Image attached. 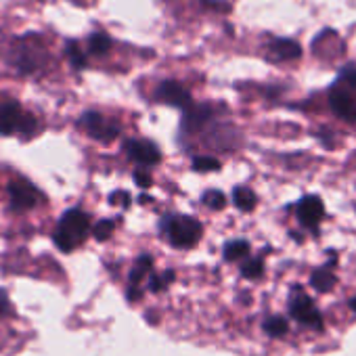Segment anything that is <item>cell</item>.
Wrapping results in <instances>:
<instances>
[{
	"instance_id": "28",
	"label": "cell",
	"mask_w": 356,
	"mask_h": 356,
	"mask_svg": "<svg viewBox=\"0 0 356 356\" xmlns=\"http://www.w3.org/2000/svg\"><path fill=\"white\" fill-rule=\"evenodd\" d=\"M9 312V298L5 291H0V316H5Z\"/></svg>"
},
{
	"instance_id": "3",
	"label": "cell",
	"mask_w": 356,
	"mask_h": 356,
	"mask_svg": "<svg viewBox=\"0 0 356 356\" xmlns=\"http://www.w3.org/2000/svg\"><path fill=\"white\" fill-rule=\"evenodd\" d=\"M161 229L174 248H193L204 233L202 222L191 216H165Z\"/></svg>"
},
{
	"instance_id": "22",
	"label": "cell",
	"mask_w": 356,
	"mask_h": 356,
	"mask_svg": "<svg viewBox=\"0 0 356 356\" xmlns=\"http://www.w3.org/2000/svg\"><path fill=\"white\" fill-rule=\"evenodd\" d=\"M193 170H197V172H216V170H220V161L216 157H208V155L195 157L193 159Z\"/></svg>"
},
{
	"instance_id": "12",
	"label": "cell",
	"mask_w": 356,
	"mask_h": 356,
	"mask_svg": "<svg viewBox=\"0 0 356 356\" xmlns=\"http://www.w3.org/2000/svg\"><path fill=\"white\" fill-rule=\"evenodd\" d=\"M212 115V107L210 105H189L185 109V118H183V128L187 130H195V128H202L206 120H210Z\"/></svg>"
},
{
	"instance_id": "11",
	"label": "cell",
	"mask_w": 356,
	"mask_h": 356,
	"mask_svg": "<svg viewBox=\"0 0 356 356\" xmlns=\"http://www.w3.org/2000/svg\"><path fill=\"white\" fill-rule=\"evenodd\" d=\"M22 105L17 101L0 103V134H13L17 132L19 120H22Z\"/></svg>"
},
{
	"instance_id": "19",
	"label": "cell",
	"mask_w": 356,
	"mask_h": 356,
	"mask_svg": "<svg viewBox=\"0 0 356 356\" xmlns=\"http://www.w3.org/2000/svg\"><path fill=\"white\" fill-rule=\"evenodd\" d=\"M202 202H204V206H208L210 210H222V208L227 206V197H225V193H220V191H216V189L206 191V193H204V197H202Z\"/></svg>"
},
{
	"instance_id": "26",
	"label": "cell",
	"mask_w": 356,
	"mask_h": 356,
	"mask_svg": "<svg viewBox=\"0 0 356 356\" xmlns=\"http://www.w3.org/2000/svg\"><path fill=\"white\" fill-rule=\"evenodd\" d=\"M130 195L126 193V191H115V193H111L109 195V204L111 206H122V208H128L130 206Z\"/></svg>"
},
{
	"instance_id": "23",
	"label": "cell",
	"mask_w": 356,
	"mask_h": 356,
	"mask_svg": "<svg viewBox=\"0 0 356 356\" xmlns=\"http://www.w3.org/2000/svg\"><path fill=\"white\" fill-rule=\"evenodd\" d=\"M241 273H243V277H248V279H258V277L264 273V262H262L260 258H254V260H250V262H245V264L241 266Z\"/></svg>"
},
{
	"instance_id": "18",
	"label": "cell",
	"mask_w": 356,
	"mask_h": 356,
	"mask_svg": "<svg viewBox=\"0 0 356 356\" xmlns=\"http://www.w3.org/2000/svg\"><path fill=\"white\" fill-rule=\"evenodd\" d=\"M248 254H250V243H248V241H243V239H239V241H231V243H227V245H225V258H227V260H231V262L241 260V258H245Z\"/></svg>"
},
{
	"instance_id": "8",
	"label": "cell",
	"mask_w": 356,
	"mask_h": 356,
	"mask_svg": "<svg viewBox=\"0 0 356 356\" xmlns=\"http://www.w3.org/2000/svg\"><path fill=\"white\" fill-rule=\"evenodd\" d=\"M126 153L132 161L140 163V165H155L159 163L161 159V153H159V147L151 140H138V138H132L126 143Z\"/></svg>"
},
{
	"instance_id": "16",
	"label": "cell",
	"mask_w": 356,
	"mask_h": 356,
	"mask_svg": "<svg viewBox=\"0 0 356 356\" xmlns=\"http://www.w3.org/2000/svg\"><path fill=\"white\" fill-rule=\"evenodd\" d=\"M153 270V258L151 256H140L138 260H136V264H134V268H132V273H130V283L132 285H138L149 273Z\"/></svg>"
},
{
	"instance_id": "30",
	"label": "cell",
	"mask_w": 356,
	"mask_h": 356,
	"mask_svg": "<svg viewBox=\"0 0 356 356\" xmlns=\"http://www.w3.org/2000/svg\"><path fill=\"white\" fill-rule=\"evenodd\" d=\"M350 308H352V310H354V312H356V298H354V300H352V302H350Z\"/></svg>"
},
{
	"instance_id": "2",
	"label": "cell",
	"mask_w": 356,
	"mask_h": 356,
	"mask_svg": "<svg viewBox=\"0 0 356 356\" xmlns=\"http://www.w3.org/2000/svg\"><path fill=\"white\" fill-rule=\"evenodd\" d=\"M88 231H90L88 214H84L82 210H70L61 216L53 239L61 252H72L86 239Z\"/></svg>"
},
{
	"instance_id": "25",
	"label": "cell",
	"mask_w": 356,
	"mask_h": 356,
	"mask_svg": "<svg viewBox=\"0 0 356 356\" xmlns=\"http://www.w3.org/2000/svg\"><path fill=\"white\" fill-rule=\"evenodd\" d=\"M113 231H115V222L111 220V218H107V220H101L95 229H92V233H95V237L99 239V241H105V239H109L111 235H113Z\"/></svg>"
},
{
	"instance_id": "21",
	"label": "cell",
	"mask_w": 356,
	"mask_h": 356,
	"mask_svg": "<svg viewBox=\"0 0 356 356\" xmlns=\"http://www.w3.org/2000/svg\"><path fill=\"white\" fill-rule=\"evenodd\" d=\"M36 126H38V120L32 115V113H22V120H19V126H17V132L24 134L26 138H30L34 132H36Z\"/></svg>"
},
{
	"instance_id": "4",
	"label": "cell",
	"mask_w": 356,
	"mask_h": 356,
	"mask_svg": "<svg viewBox=\"0 0 356 356\" xmlns=\"http://www.w3.org/2000/svg\"><path fill=\"white\" fill-rule=\"evenodd\" d=\"M80 126L88 132V136H92L95 140H101V143H111L120 136V124L111 122L109 118H105L97 111H86L80 118Z\"/></svg>"
},
{
	"instance_id": "20",
	"label": "cell",
	"mask_w": 356,
	"mask_h": 356,
	"mask_svg": "<svg viewBox=\"0 0 356 356\" xmlns=\"http://www.w3.org/2000/svg\"><path fill=\"white\" fill-rule=\"evenodd\" d=\"M264 329H266V333H268V335H273V337H281V335H285V333H287V321H285V318H281V316H270V318L264 323Z\"/></svg>"
},
{
	"instance_id": "10",
	"label": "cell",
	"mask_w": 356,
	"mask_h": 356,
	"mask_svg": "<svg viewBox=\"0 0 356 356\" xmlns=\"http://www.w3.org/2000/svg\"><path fill=\"white\" fill-rule=\"evenodd\" d=\"M302 55L300 44L289 38H273L268 44V57L273 61H293Z\"/></svg>"
},
{
	"instance_id": "7",
	"label": "cell",
	"mask_w": 356,
	"mask_h": 356,
	"mask_svg": "<svg viewBox=\"0 0 356 356\" xmlns=\"http://www.w3.org/2000/svg\"><path fill=\"white\" fill-rule=\"evenodd\" d=\"M155 99L165 103V105H172V107H181V109H187L191 103H193V97L191 92L176 80H165L157 86L155 90Z\"/></svg>"
},
{
	"instance_id": "1",
	"label": "cell",
	"mask_w": 356,
	"mask_h": 356,
	"mask_svg": "<svg viewBox=\"0 0 356 356\" xmlns=\"http://www.w3.org/2000/svg\"><path fill=\"white\" fill-rule=\"evenodd\" d=\"M329 105L341 120L356 122V67H348L329 88Z\"/></svg>"
},
{
	"instance_id": "24",
	"label": "cell",
	"mask_w": 356,
	"mask_h": 356,
	"mask_svg": "<svg viewBox=\"0 0 356 356\" xmlns=\"http://www.w3.org/2000/svg\"><path fill=\"white\" fill-rule=\"evenodd\" d=\"M172 281H174V273H172V270H165L163 275H151L149 289H151V291H161V289L168 287Z\"/></svg>"
},
{
	"instance_id": "27",
	"label": "cell",
	"mask_w": 356,
	"mask_h": 356,
	"mask_svg": "<svg viewBox=\"0 0 356 356\" xmlns=\"http://www.w3.org/2000/svg\"><path fill=\"white\" fill-rule=\"evenodd\" d=\"M132 178H134V183H136V187H140V189H149L151 187V176L147 174V172H143V170H136L134 174H132Z\"/></svg>"
},
{
	"instance_id": "15",
	"label": "cell",
	"mask_w": 356,
	"mask_h": 356,
	"mask_svg": "<svg viewBox=\"0 0 356 356\" xmlns=\"http://www.w3.org/2000/svg\"><path fill=\"white\" fill-rule=\"evenodd\" d=\"M109 49H111V38L105 34V32H95L90 38H88V53L90 55H105V53H109Z\"/></svg>"
},
{
	"instance_id": "5",
	"label": "cell",
	"mask_w": 356,
	"mask_h": 356,
	"mask_svg": "<svg viewBox=\"0 0 356 356\" xmlns=\"http://www.w3.org/2000/svg\"><path fill=\"white\" fill-rule=\"evenodd\" d=\"M9 200H11V208L15 212H28L38 206L42 195L30 181L19 178V181H13L9 185Z\"/></svg>"
},
{
	"instance_id": "14",
	"label": "cell",
	"mask_w": 356,
	"mask_h": 356,
	"mask_svg": "<svg viewBox=\"0 0 356 356\" xmlns=\"http://www.w3.org/2000/svg\"><path fill=\"white\" fill-rule=\"evenodd\" d=\"M310 283H312V287H314L316 291L325 293V291L333 289V285H335V275H333L329 268H318V270L312 273Z\"/></svg>"
},
{
	"instance_id": "9",
	"label": "cell",
	"mask_w": 356,
	"mask_h": 356,
	"mask_svg": "<svg viewBox=\"0 0 356 356\" xmlns=\"http://www.w3.org/2000/svg\"><path fill=\"white\" fill-rule=\"evenodd\" d=\"M325 216V206L321 202V197L316 195H306L298 202V218L304 227L308 229H316L318 222Z\"/></svg>"
},
{
	"instance_id": "29",
	"label": "cell",
	"mask_w": 356,
	"mask_h": 356,
	"mask_svg": "<svg viewBox=\"0 0 356 356\" xmlns=\"http://www.w3.org/2000/svg\"><path fill=\"white\" fill-rule=\"evenodd\" d=\"M138 202H140V204H151L153 200H151L149 195H140V197H138Z\"/></svg>"
},
{
	"instance_id": "17",
	"label": "cell",
	"mask_w": 356,
	"mask_h": 356,
	"mask_svg": "<svg viewBox=\"0 0 356 356\" xmlns=\"http://www.w3.org/2000/svg\"><path fill=\"white\" fill-rule=\"evenodd\" d=\"M65 51H67V57H70V63H72L74 70H86L88 59H86V55L82 53V49H80V44L76 40H70Z\"/></svg>"
},
{
	"instance_id": "6",
	"label": "cell",
	"mask_w": 356,
	"mask_h": 356,
	"mask_svg": "<svg viewBox=\"0 0 356 356\" xmlns=\"http://www.w3.org/2000/svg\"><path fill=\"white\" fill-rule=\"evenodd\" d=\"M289 312L296 321H300L302 325H308L312 329H321L323 321H321V312L316 310V306L312 304V300L302 291H293L291 300H289Z\"/></svg>"
},
{
	"instance_id": "13",
	"label": "cell",
	"mask_w": 356,
	"mask_h": 356,
	"mask_svg": "<svg viewBox=\"0 0 356 356\" xmlns=\"http://www.w3.org/2000/svg\"><path fill=\"white\" fill-rule=\"evenodd\" d=\"M233 202H235V206H237L241 212H252V210L256 208L258 197H256V193H254L252 189H248V187H237V189L233 191Z\"/></svg>"
}]
</instances>
